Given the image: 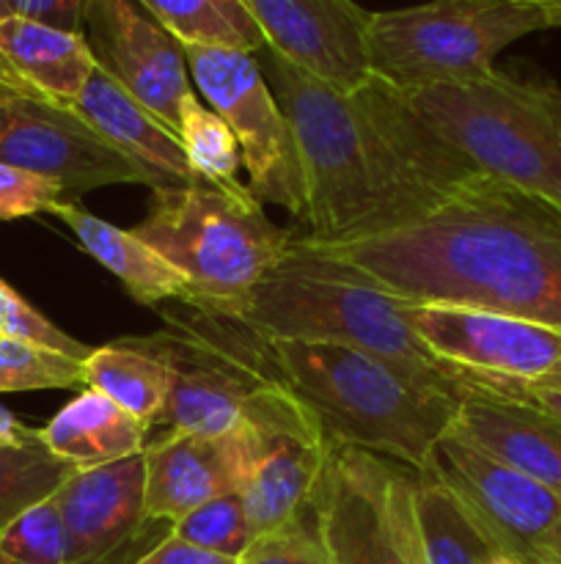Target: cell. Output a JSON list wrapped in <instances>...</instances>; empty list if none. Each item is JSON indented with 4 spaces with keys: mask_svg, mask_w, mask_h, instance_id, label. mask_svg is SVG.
<instances>
[{
    "mask_svg": "<svg viewBox=\"0 0 561 564\" xmlns=\"http://www.w3.org/2000/svg\"><path fill=\"white\" fill-rule=\"evenodd\" d=\"M72 108L141 171L148 187L190 185L196 180L179 135H174L99 66Z\"/></svg>",
    "mask_w": 561,
    "mask_h": 564,
    "instance_id": "d6986e66",
    "label": "cell"
},
{
    "mask_svg": "<svg viewBox=\"0 0 561 564\" xmlns=\"http://www.w3.org/2000/svg\"><path fill=\"white\" fill-rule=\"evenodd\" d=\"M77 468L55 457L42 438L22 446H0V532L61 490Z\"/></svg>",
    "mask_w": 561,
    "mask_h": 564,
    "instance_id": "484cf974",
    "label": "cell"
},
{
    "mask_svg": "<svg viewBox=\"0 0 561 564\" xmlns=\"http://www.w3.org/2000/svg\"><path fill=\"white\" fill-rule=\"evenodd\" d=\"M182 50L204 102L231 127L240 143L253 196L306 220V176L295 132L256 55L204 44H182Z\"/></svg>",
    "mask_w": 561,
    "mask_h": 564,
    "instance_id": "9c48e42d",
    "label": "cell"
},
{
    "mask_svg": "<svg viewBox=\"0 0 561 564\" xmlns=\"http://www.w3.org/2000/svg\"><path fill=\"white\" fill-rule=\"evenodd\" d=\"M237 564H333V560L319 540L314 512H308L295 527L253 540Z\"/></svg>",
    "mask_w": 561,
    "mask_h": 564,
    "instance_id": "1f68e13d",
    "label": "cell"
},
{
    "mask_svg": "<svg viewBox=\"0 0 561 564\" xmlns=\"http://www.w3.org/2000/svg\"><path fill=\"white\" fill-rule=\"evenodd\" d=\"M58 215L72 231L86 253H91L102 268H108L116 279L124 284L132 301L141 306H157L163 301H190V286L187 279L165 262L148 242H143L135 231H124L119 226L105 224L86 207H80L72 198H61L50 209Z\"/></svg>",
    "mask_w": 561,
    "mask_h": 564,
    "instance_id": "44dd1931",
    "label": "cell"
},
{
    "mask_svg": "<svg viewBox=\"0 0 561 564\" xmlns=\"http://www.w3.org/2000/svg\"><path fill=\"white\" fill-rule=\"evenodd\" d=\"M449 438L561 496V422L542 408L495 391L457 402Z\"/></svg>",
    "mask_w": 561,
    "mask_h": 564,
    "instance_id": "ac0fdd59",
    "label": "cell"
},
{
    "mask_svg": "<svg viewBox=\"0 0 561 564\" xmlns=\"http://www.w3.org/2000/svg\"><path fill=\"white\" fill-rule=\"evenodd\" d=\"M179 141L196 180L209 185H234L242 165L240 143L231 127L193 94L179 113Z\"/></svg>",
    "mask_w": 561,
    "mask_h": 564,
    "instance_id": "4316f807",
    "label": "cell"
},
{
    "mask_svg": "<svg viewBox=\"0 0 561 564\" xmlns=\"http://www.w3.org/2000/svg\"><path fill=\"white\" fill-rule=\"evenodd\" d=\"M82 383L154 430L170 394V369L163 358L119 339L88 352L82 361Z\"/></svg>",
    "mask_w": 561,
    "mask_h": 564,
    "instance_id": "603a6c76",
    "label": "cell"
},
{
    "mask_svg": "<svg viewBox=\"0 0 561 564\" xmlns=\"http://www.w3.org/2000/svg\"><path fill=\"white\" fill-rule=\"evenodd\" d=\"M270 50L350 94L372 77L366 28L372 11L355 0H240Z\"/></svg>",
    "mask_w": 561,
    "mask_h": 564,
    "instance_id": "9a60e30c",
    "label": "cell"
},
{
    "mask_svg": "<svg viewBox=\"0 0 561 564\" xmlns=\"http://www.w3.org/2000/svg\"><path fill=\"white\" fill-rule=\"evenodd\" d=\"M482 386L487 391H495V394H506V397H517V400H526L531 405L542 408L548 411L550 416H556L561 422V394L556 391H544V389H534V386L522 383V380H506V378H484L479 375Z\"/></svg>",
    "mask_w": 561,
    "mask_h": 564,
    "instance_id": "d590c367",
    "label": "cell"
},
{
    "mask_svg": "<svg viewBox=\"0 0 561 564\" xmlns=\"http://www.w3.org/2000/svg\"><path fill=\"white\" fill-rule=\"evenodd\" d=\"M424 474L451 490L490 549L517 564H561V496L446 435Z\"/></svg>",
    "mask_w": 561,
    "mask_h": 564,
    "instance_id": "30bf717a",
    "label": "cell"
},
{
    "mask_svg": "<svg viewBox=\"0 0 561 564\" xmlns=\"http://www.w3.org/2000/svg\"><path fill=\"white\" fill-rule=\"evenodd\" d=\"M399 94L479 174L561 213V88L495 69Z\"/></svg>",
    "mask_w": 561,
    "mask_h": 564,
    "instance_id": "8992f818",
    "label": "cell"
},
{
    "mask_svg": "<svg viewBox=\"0 0 561 564\" xmlns=\"http://www.w3.org/2000/svg\"><path fill=\"white\" fill-rule=\"evenodd\" d=\"M148 435L146 424L91 389H82L38 430L42 444L77 471L141 455Z\"/></svg>",
    "mask_w": 561,
    "mask_h": 564,
    "instance_id": "7402d4cb",
    "label": "cell"
},
{
    "mask_svg": "<svg viewBox=\"0 0 561 564\" xmlns=\"http://www.w3.org/2000/svg\"><path fill=\"white\" fill-rule=\"evenodd\" d=\"M253 460L242 488L253 540L270 538L311 512L330 455V438L306 405L251 430Z\"/></svg>",
    "mask_w": 561,
    "mask_h": 564,
    "instance_id": "2e32d148",
    "label": "cell"
},
{
    "mask_svg": "<svg viewBox=\"0 0 561 564\" xmlns=\"http://www.w3.org/2000/svg\"><path fill=\"white\" fill-rule=\"evenodd\" d=\"M407 301L388 295L346 264L292 240L237 314L273 339L324 341L380 358L407 383L460 402L476 389L471 372L440 361L405 317Z\"/></svg>",
    "mask_w": 561,
    "mask_h": 564,
    "instance_id": "3957f363",
    "label": "cell"
},
{
    "mask_svg": "<svg viewBox=\"0 0 561 564\" xmlns=\"http://www.w3.org/2000/svg\"><path fill=\"white\" fill-rule=\"evenodd\" d=\"M251 430L234 435H201L163 430L143 449V501L148 521L174 527L196 507L226 494H242L251 474Z\"/></svg>",
    "mask_w": 561,
    "mask_h": 564,
    "instance_id": "e0dca14e",
    "label": "cell"
},
{
    "mask_svg": "<svg viewBox=\"0 0 561 564\" xmlns=\"http://www.w3.org/2000/svg\"><path fill=\"white\" fill-rule=\"evenodd\" d=\"M179 44L229 47L253 53L267 47L262 31L240 0H141Z\"/></svg>",
    "mask_w": 561,
    "mask_h": 564,
    "instance_id": "d4e9b609",
    "label": "cell"
},
{
    "mask_svg": "<svg viewBox=\"0 0 561 564\" xmlns=\"http://www.w3.org/2000/svg\"><path fill=\"white\" fill-rule=\"evenodd\" d=\"M42 389H86L80 358L0 336V394Z\"/></svg>",
    "mask_w": 561,
    "mask_h": 564,
    "instance_id": "83f0119b",
    "label": "cell"
},
{
    "mask_svg": "<svg viewBox=\"0 0 561 564\" xmlns=\"http://www.w3.org/2000/svg\"><path fill=\"white\" fill-rule=\"evenodd\" d=\"M0 336H6V339L33 341V345L50 347V350L64 352V356L80 358V361H86L88 352L94 350V347L82 345V341L64 334L58 325L50 323L42 312H36L3 279H0Z\"/></svg>",
    "mask_w": 561,
    "mask_h": 564,
    "instance_id": "4dcf8cb0",
    "label": "cell"
},
{
    "mask_svg": "<svg viewBox=\"0 0 561 564\" xmlns=\"http://www.w3.org/2000/svg\"><path fill=\"white\" fill-rule=\"evenodd\" d=\"M61 198L66 193L58 182L0 163V224L50 213Z\"/></svg>",
    "mask_w": 561,
    "mask_h": 564,
    "instance_id": "d6a6232c",
    "label": "cell"
},
{
    "mask_svg": "<svg viewBox=\"0 0 561 564\" xmlns=\"http://www.w3.org/2000/svg\"><path fill=\"white\" fill-rule=\"evenodd\" d=\"M38 438V430L25 427L11 411L0 405V446H22Z\"/></svg>",
    "mask_w": 561,
    "mask_h": 564,
    "instance_id": "8d00e7d4",
    "label": "cell"
},
{
    "mask_svg": "<svg viewBox=\"0 0 561 564\" xmlns=\"http://www.w3.org/2000/svg\"><path fill=\"white\" fill-rule=\"evenodd\" d=\"M522 383L534 386V389H544V391H556V394H561V358L542 375V378L522 380Z\"/></svg>",
    "mask_w": 561,
    "mask_h": 564,
    "instance_id": "74e56055",
    "label": "cell"
},
{
    "mask_svg": "<svg viewBox=\"0 0 561 564\" xmlns=\"http://www.w3.org/2000/svg\"><path fill=\"white\" fill-rule=\"evenodd\" d=\"M11 14L47 22L61 31L82 33V6L86 0H6Z\"/></svg>",
    "mask_w": 561,
    "mask_h": 564,
    "instance_id": "836d02e7",
    "label": "cell"
},
{
    "mask_svg": "<svg viewBox=\"0 0 561 564\" xmlns=\"http://www.w3.org/2000/svg\"><path fill=\"white\" fill-rule=\"evenodd\" d=\"M97 61L82 33L9 14L0 20V77L61 105H75Z\"/></svg>",
    "mask_w": 561,
    "mask_h": 564,
    "instance_id": "ffe728a7",
    "label": "cell"
},
{
    "mask_svg": "<svg viewBox=\"0 0 561 564\" xmlns=\"http://www.w3.org/2000/svg\"><path fill=\"white\" fill-rule=\"evenodd\" d=\"M490 564H517V562L506 560V556H498V554H493V560H490Z\"/></svg>",
    "mask_w": 561,
    "mask_h": 564,
    "instance_id": "ab89813d",
    "label": "cell"
},
{
    "mask_svg": "<svg viewBox=\"0 0 561 564\" xmlns=\"http://www.w3.org/2000/svg\"><path fill=\"white\" fill-rule=\"evenodd\" d=\"M138 564H237V560H229V556H218L209 554V551L196 549V545L185 543V540L168 538L163 543L154 545L146 556H143Z\"/></svg>",
    "mask_w": 561,
    "mask_h": 564,
    "instance_id": "e575fe53",
    "label": "cell"
},
{
    "mask_svg": "<svg viewBox=\"0 0 561 564\" xmlns=\"http://www.w3.org/2000/svg\"><path fill=\"white\" fill-rule=\"evenodd\" d=\"M143 452L102 468L75 471L55 494L66 529V564H138L170 534L148 521Z\"/></svg>",
    "mask_w": 561,
    "mask_h": 564,
    "instance_id": "4fadbf2b",
    "label": "cell"
},
{
    "mask_svg": "<svg viewBox=\"0 0 561 564\" xmlns=\"http://www.w3.org/2000/svg\"><path fill=\"white\" fill-rule=\"evenodd\" d=\"M82 36L99 69L179 135L182 105L196 91L185 50L152 11L141 0H86Z\"/></svg>",
    "mask_w": 561,
    "mask_h": 564,
    "instance_id": "7c38bea8",
    "label": "cell"
},
{
    "mask_svg": "<svg viewBox=\"0 0 561 564\" xmlns=\"http://www.w3.org/2000/svg\"><path fill=\"white\" fill-rule=\"evenodd\" d=\"M416 529L421 564H490L495 551L446 485L429 474L416 477Z\"/></svg>",
    "mask_w": 561,
    "mask_h": 564,
    "instance_id": "cb8c5ba5",
    "label": "cell"
},
{
    "mask_svg": "<svg viewBox=\"0 0 561 564\" xmlns=\"http://www.w3.org/2000/svg\"><path fill=\"white\" fill-rule=\"evenodd\" d=\"M170 534L196 545V549H204L218 556H229V560H240L253 545L242 494H226L196 507V510L187 512L182 521L170 527Z\"/></svg>",
    "mask_w": 561,
    "mask_h": 564,
    "instance_id": "f1b7e54d",
    "label": "cell"
},
{
    "mask_svg": "<svg viewBox=\"0 0 561 564\" xmlns=\"http://www.w3.org/2000/svg\"><path fill=\"white\" fill-rule=\"evenodd\" d=\"M253 334L273 378L319 419L330 441L427 471L457 400L416 389L388 364L352 347Z\"/></svg>",
    "mask_w": 561,
    "mask_h": 564,
    "instance_id": "277c9868",
    "label": "cell"
},
{
    "mask_svg": "<svg viewBox=\"0 0 561 564\" xmlns=\"http://www.w3.org/2000/svg\"><path fill=\"white\" fill-rule=\"evenodd\" d=\"M528 3H534L539 11H542L548 28L561 25V0H528Z\"/></svg>",
    "mask_w": 561,
    "mask_h": 564,
    "instance_id": "f35d334b",
    "label": "cell"
},
{
    "mask_svg": "<svg viewBox=\"0 0 561 564\" xmlns=\"http://www.w3.org/2000/svg\"><path fill=\"white\" fill-rule=\"evenodd\" d=\"M138 237L174 264L190 286L187 306L237 314L258 281L280 262L292 231L280 229L264 213V204L242 182L152 187L146 218Z\"/></svg>",
    "mask_w": 561,
    "mask_h": 564,
    "instance_id": "5b68a950",
    "label": "cell"
},
{
    "mask_svg": "<svg viewBox=\"0 0 561 564\" xmlns=\"http://www.w3.org/2000/svg\"><path fill=\"white\" fill-rule=\"evenodd\" d=\"M0 556L11 564H66V529L55 496L16 516L0 532Z\"/></svg>",
    "mask_w": 561,
    "mask_h": 564,
    "instance_id": "f546056e",
    "label": "cell"
},
{
    "mask_svg": "<svg viewBox=\"0 0 561 564\" xmlns=\"http://www.w3.org/2000/svg\"><path fill=\"white\" fill-rule=\"evenodd\" d=\"M0 163L58 182L66 198L119 182L146 185L141 171L72 105L38 97L6 77H0Z\"/></svg>",
    "mask_w": 561,
    "mask_h": 564,
    "instance_id": "8fae6325",
    "label": "cell"
},
{
    "mask_svg": "<svg viewBox=\"0 0 561 564\" xmlns=\"http://www.w3.org/2000/svg\"><path fill=\"white\" fill-rule=\"evenodd\" d=\"M413 468L330 441L314 523L333 564H421Z\"/></svg>",
    "mask_w": 561,
    "mask_h": 564,
    "instance_id": "ba28073f",
    "label": "cell"
},
{
    "mask_svg": "<svg viewBox=\"0 0 561 564\" xmlns=\"http://www.w3.org/2000/svg\"><path fill=\"white\" fill-rule=\"evenodd\" d=\"M413 334L451 367L484 378L537 380L561 358V334L528 319L449 303H410Z\"/></svg>",
    "mask_w": 561,
    "mask_h": 564,
    "instance_id": "5bb4252c",
    "label": "cell"
},
{
    "mask_svg": "<svg viewBox=\"0 0 561 564\" xmlns=\"http://www.w3.org/2000/svg\"><path fill=\"white\" fill-rule=\"evenodd\" d=\"M302 246L402 301L484 308L561 334V213L493 176L476 174L416 224Z\"/></svg>",
    "mask_w": 561,
    "mask_h": 564,
    "instance_id": "7a4b0ae2",
    "label": "cell"
},
{
    "mask_svg": "<svg viewBox=\"0 0 561 564\" xmlns=\"http://www.w3.org/2000/svg\"><path fill=\"white\" fill-rule=\"evenodd\" d=\"M256 61L306 176L308 231L297 240L333 246L416 224L479 174L391 83L372 75L341 94L270 47Z\"/></svg>",
    "mask_w": 561,
    "mask_h": 564,
    "instance_id": "6da1fadb",
    "label": "cell"
},
{
    "mask_svg": "<svg viewBox=\"0 0 561 564\" xmlns=\"http://www.w3.org/2000/svg\"><path fill=\"white\" fill-rule=\"evenodd\" d=\"M542 28V11L528 0H429L372 11L369 72L402 91L479 80L493 75L501 50Z\"/></svg>",
    "mask_w": 561,
    "mask_h": 564,
    "instance_id": "52a82bcc",
    "label": "cell"
},
{
    "mask_svg": "<svg viewBox=\"0 0 561 564\" xmlns=\"http://www.w3.org/2000/svg\"><path fill=\"white\" fill-rule=\"evenodd\" d=\"M0 564H11L9 560H6V556H0Z\"/></svg>",
    "mask_w": 561,
    "mask_h": 564,
    "instance_id": "60d3db41",
    "label": "cell"
}]
</instances>
